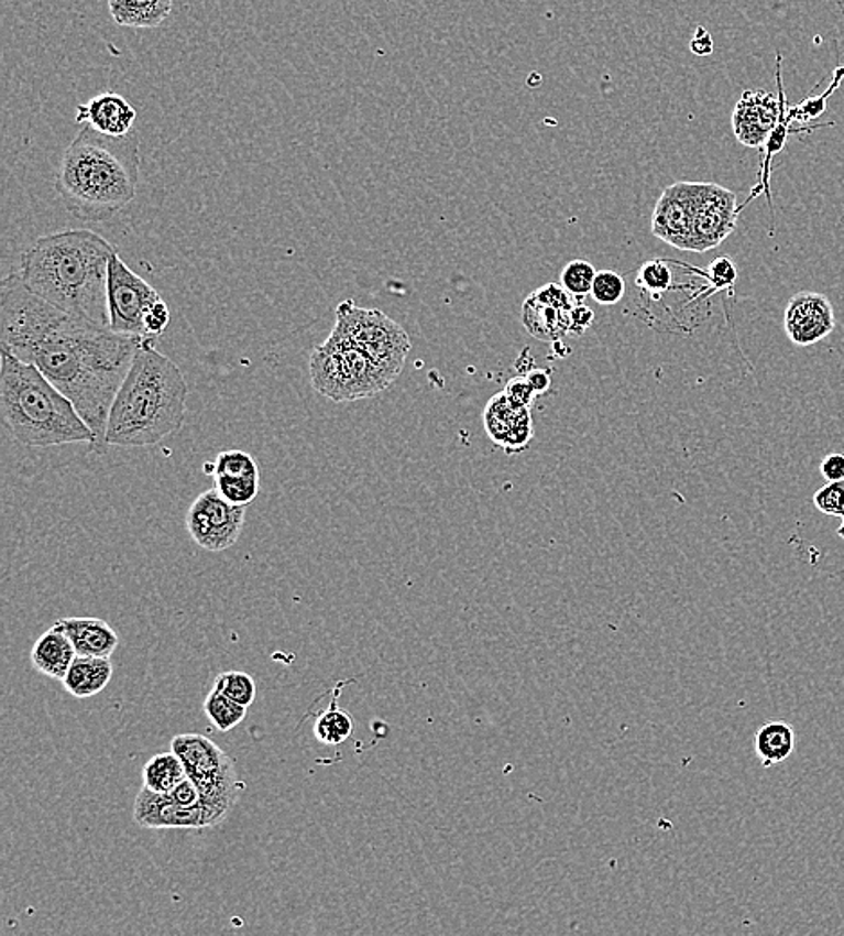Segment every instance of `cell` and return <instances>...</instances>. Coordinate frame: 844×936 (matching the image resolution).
I'll return each instance as SVG.
<instances>
[{
    "mask_svg": "<svg viewBox=\"0 0 844 936\" xmlns=\"http://www.w3.org/2000/svg\"><path fill=\"white\" fill-rule=\"evenodd\" d=\"M144 339L59 311L33 294L20 272L0 285V348L36 366L75 404L99 456L109 447L110 407Z\"/></svg>",
    "mask_w": 844,
    "mask_h": 936,
    "instance_id": "6da1fadb",
    "label": "cell"
},
{
    "mask_svg": "<svg viewBox=\"0 0 844 936\" xmlns=\"http://www.w3.org/2000/svg\"><path fill=\"white\" fill-rule=\"evenodd\" d=\"M116 252L114 246L96 232L67 229L31 243L19 272L33 294L59 311L109 326L107 286Z\"/></svg>",
    "mask_w": 844,
    "mask_h": 936,
    "instance_id": "7a4b0ae2",
    "label": "cell"
},
{
    "mask_svg": "<svg viewBox=\"0 0 844 936\" xmlns=\"http://www.w3.org/2000/svg\"><path fill=\"white\" fill-rule=\"evenodd\" d=\"M139 170L141 150L135 130L114 138L87 124L62 155L56 193L73 217L105 222L134 203Z\"/></svg>",
    "mask_w": 844,
    "mask_h": 936,
    "instance_id": "3957f363",
    "label": "cell"
},
{
    "mask_svg": "<svg viewBox=\"0 0 844 936\" xmlns=\"http://www.w3.org/2000/svg\"><path fill=\"white\" fill-rule=\"evenodd\" d=\"M188 384L169 357L146 337L135 351L107 422L110 447H152L183 429Z\"/></svg>",
    "mask_w": 844,
    "mask_h": 936,
    "instance_id": "277c9868",
    "label": "cell"
},
{
    "mask_svg": "<svg viewBox=\"0 0 844 936\" xmlns=\"http://www.w3.org/2000/svg\"><path fill=\"white\" fill-rule=\"evenodd\" d=\"M0 410L25 447L89 444L95 436L75 404L36 366L0 348Z\"/></svg>",
    "mask_w": 844,
    "mask_h": 936,
    "instance_id": "5b68a950",
    "label": "cell"
},
{
    "mask_svg": "<svg viewBox=\"0 0 844 936\" xmlns=\"http://www.w3.org/2000/svg\"><path fill=\"white\" fill-rule=\"evenodd\" d=\"M310 380L317 393L336 404L371 399L387 390L393 379L364 351L330 334L310 356Z\"/></svg>",
    "mask_w": 844,
    "mask_h": 936,
    "instance_id": "8992f818",
    "label": "cell"
},
{
    "mask_svg": "<svg viewBox=\"0 0 844 936\" xmlns=\"http://www.w3.org/2000/svg\"><path fill=\"white\" fill-rule=\"evenodd\" d=\"M331 334L364 351L382 370L398 379L409 356L410 339L396 320L376 308H364L346 300L336 308Z\"/></svg>",
    "mask_w": 844,
    "mask_h": 936,
    "instance_id": "52a82bcc",
    "label": "cell"
},
{
    "mask_svg": "<svg viewBox=\"0 0 844 936\" xmlns=\"http://www.w3.org/2000/svg\"><path fill=\"white\" fill-rule=\"evenodd\" d=\"M107 300L110 330L121 336L149 337L144 330V317L161 300V294L149 281L135 274L118 252L110 260Z\"/></svg>",
    "mask_w": 844,
    "mask_h": 936,
    "instance_id": "ba28073f",
    "label": "cell"
},
{
    "mask_svg": "<svg viewBox=\"0 0 844 936\" xmlns=\"http://www.w3.org/2000/svg\"><path fill=\"white\" fill-rule=\"evenodd\" d=\"M243 523L245 507L229 503L215 488L200 493L186 513L189 537L206 552H226L234 546Z\"/></svg>",
    "mask_w": 844,
    "mask_h": 936,
    "instance_id": "9c48e42d",
    "label": "cell"
},
{
    "mask_svg": "<svg viewBox=\"0 0 844 936\" xmlns=\"http://www.w3.org/2000/svg\"><path fill=\"white\" fill-rule=\"evenodd\" d=\"M172 751L183 760L198 793H222L240 780L234 760L208 737L198 733L177 734L172 740Z\"/></svg>",
    "mask_w": 844,
    "mask_h": 936,
    "instance_id": "30bf717a",
    "label": "cell"
},
{
    "mask_svg": "<svg viewBox=\"0 0 844 936\" xmlns=\"http://www.w3.org/2000/svg\"><path fill=\"white\" fill-rule=\"evenodd\" d=\"M738 215L735 193L719 184L695 183L693 251L706 252L721 246L735 231Z\"/></svg>",
    "mask_w": 844,
    "mask_h": 936,
    "instance_id": "8fae6325",
    "label": "cell"
},
{
    "mask_svg": "<svg viewBox=\"0 0 844 936\" xmlns=\"http://www.w3.org/2000/svg\"><path fill=\"white\" fill-rule=\"evenodd\" d=\"M781 56L778 55V87H780V98H776L775 94L766 92V90H746L738 99L735 110H733V132L738 143L744 144L747 149H764L767 139L770 138L772 130L780 123L781 113L786 109V94H783V85H781L780 75Z\"/></svg>",
    "mask_w": 844,
    "mask_h": 936,
    "instance_id": "7c38bea8",
    "label": "cell"
},
{
    "mask_svg": "<svg viewBox=\"0 0 844 936\" xmlns=\"http://www.w3.org/2000/svg\"><path fill=\"white\" fill-rule=\"evenodd\" d=\"M693 227H695V183L672 184L657 200L653 217V235L681 251H693Z\"/></svg>",
    "mask_w": 844,
    "mask_h": 936,
    "instance_id": "4fadbf2b",
    "label": "cell"
},
{
    "mask_svg": "<svg viewBox=\"0 0 844 936\" xmlns=\"http://www.w3.org/2000/svg\"><path fill=\"white\" fill-rule=\"evenodd\" d=\"M783 328L792 345H815L835 330L834 306L820 292H798L787 303Z\"/></svg>",
    "mask_w": 844,
    "mask_h": 936,
    "instance_id": "5bb4252c",
    "label": "cell"
},
{
    "mask_svg": "<svg viewBox=\"0 0 844 936\" xmlns=\"http://www.w3.org/2000/svg\"><path fill=\"white\" fill-rule=\"evenodd\" d=\"M134 821L139 827L152 828V830L211 828L208 813L202 804L180 805L173 802L168 794L155 793L144 785L135 798Z\"/></svg>",
    "mask_w": 844,
    "mask_h": 936,
    "instance_id": "9a60e30c",
    "label": "cell"
},
{
    "mask_svg": "<svg viewBox=\"0 0 844 936\" xmlns=\"http://www.w3.org/2000/svg\"><path fill=\"white\" fill-rule=\"evenodd\" d=\"M206 470H211L212 488L229 503L248 508L260 493V467L245 450H223Z\"/></svg>",
    "mask_w": 844,
    "mask_h": 936,
    "instance_id": "2e32d148",
    "label": "cell"
},
{
    "mask_svg": "<svg viewBox=\"0 0 844 936\" xmlns=\"http://www.w3.org/2000/svg\"><path fill=\"white\" fill-rule=\"evenodd\" d=\"M138 112L121 94L103 92L78 105L76 123H87L98 132L121 138L134 130Z\"/></svg>",
    "mask_w": 844,
    "mask_h": 936,
    "instance_id": "e0dca14e",
    "label": "cell"
},
{
    "mask_svg": "<svg viewBox=\"0 0 844 936\" xmlns=\"http://www.w3.org/2000/svg\"><path fill=\"white\" fill-rule=\"evenodd\" d=\"M55 625L73 641L76 654L84 657H110L118 649V632L101 618H62Z\"/></svg>",
    "mask_w": 844,
    "mask_h": 936,
    "instance_id": "ac0fdd59",
    "label": "cell"
},
{
    "mask_svg": "<svg viewBox=\"0 0 844 936\" xmlns=\"http://www.w3.org/2000/svg\"><path fill=\"white\" fill-rule=\"evenodd\" d=\"M75 645L59 627L53 625L36 640L31 665L45 677L64 681L76 657Z\"/></svg>",
    "mask_w": 844,
    "mask_h": 936,
    "instance_id": "d6986e66",
    "label": "cell"
},
{
    "mask_svg": "<svg viewBox=\"0 0 844 936\" xmlns=\"http://www.w3.org/2000/svg\"><path fill=\"white\" fill-rule=\"evenodd\" d=\"M114 674V666L110 657H84L76 655L69 672L62 681L65 690L73 697L87 699L92 695L101 694L107 688Z\"/></svg>",
    "mask_w": 844,
    "mask_h": 936,
    "instance_id": "ffe728a7",
    "label": "cell"
},
{
    "mask_svg": "<svg viewBox=\"0 0 844 936\" xmlns=\"http://www.w3.org/2000/svg\"><path fill=\"white\" fill-rule=\"evenodd\" d=\"M116 24L132 30H155L168 19L173 0H109Z\"/></svg>",
    "mask_w": 844,
    "mask_h": 936,
    "instance_id": "44dd1931",
    "label": "cell"
},
{
    "mask_svg": "<svg viewBox=\"0 0 844 936\" xmlns=\"http://www.w3.org/2000/svg\"><path fill=\"white\" fill-rule=\"evenodd\" d=\"M569 312L571 311L546 305L531 294L524 301L523 323L531 336L542 340H557L569 331Z\"/></svg>",
    "mask_w": 844,
    "mask_h": 936,
    "instance_id": "7402d4cb",
    "label": "cell"
},
{
    "mask_svg": "<svg viewBox=\"0 0 844 936\" xmlns=\"http://www.w3.org/2000/svg\"><path fill=\"white\" fill-rule=\"evenodd\" d=\"M794 728L786 720H769L755 734L756 757L764 768L781 764L794 753Z\"/></svg>",
    "mask_w": 844,
    "mask_h": 936,
    "instance_id": "603a6c76",
    "label": "cell"
},
{
    "mask_svg": "<svg viewBox=\"0 0 844 936\" xmlns=\"http://www.w3.org/2000/svg\"><path fill=\"white\" fill-rule=\"evenodd\" d=\"M484 425L489 431L490 439L504 447L509 436L524 425H531L529 410L515 407L506 394L501 393L490 400L489 407L484 411Z\"/></svg>",
    "mask_w": 844,
    "mask_h": 936,
    "instance_id": "cb8c5ba5",
    "label": "cell"
},
{
    "mask_svg": "<svg viewBox=\"0 0 844 936\" xmlns=\"http://www.w3.org/2000/svg\"><path fill=\"white\" fill-rule=\"evenodd\" d=\"M186 779L188 771L175 751L155 754L143 768V785L155 793H172Z\"/></svg>",
    "mask_w": 844,
    "mask_h": 936,
    "instance_id": "d4e9b609",
    "label": "cell"
},
{
    "mask_svg": "<svg viewBox=\"0 0 844 936\" xmlns=\"http://www.w3.org/2000/svg\"><path fill=\"white\" fill-rule=\"evenodd\" d=\"M248 710V706L238 705L234 700L229 699L228 695L218 692L217 688H212L204 700V714L208 715L211 725L222 733H228L232 728H237L242 720H245Z\"/></svg>",
    "mask_w": 844,
    "mask_h": 936,
    "instance_id": "484cf974",
    "label": "cell"
},
{
    "mask_svg": "<svg viewBox=\"0 0 844 936\" xmlns=\"http://www.w3.org/2000/svg\"><path fill=\"white\" fill-rule=\"evenodd\" d=\"M316 739L322 744L339 745L350 739L353 733V719L346 711L339 710L337 705H331L325 714L316 720L314 726Z\"/></svg>",
    "mask_w": 844,
    "mask_h": 936,
    "instance_id": "4316f807",
    "label": "cell"
},
{
    "mask_svg": "<svg viewBox=\"0 0 844 936\" xmlns=\"http://www.w3.org/2000/svg\"><path fill=\"white\" fill-rule=\"evenodd\" d=\"M218 692L228 695L229 699L234 700L238 705L251 706L256 700V681L252 679V675L245 672H223L215 679V686Z\"/></svg>",
    "mask_w": 844,
    "mask_h": 936,
    "instance_id": "83f0119b",
    "label": "cell"
},
{
    "mask_svg": "<svg viewBox=\"0 0 844 936\" xmlns=\"http://www.w3.org/2000/svg\"><path fill=\"white\" fill-rule=\"evenodd\" d=\"M596 272L594 266L585 260H573V262L563 266L562 274H560V285L571 296L585 297L593 291Z\"/></svg>",
    "mask_w": 844,
    "mask_h": 936,
    "instance_id": "f1b7e54d",
    "label": "cell"
},
{
    "mask_svg": "<svg viewBox=\"0 0 844 936\" xmlns=\"http://www.w3.org/2000/svg\"><path fill=\"white\" fill-rule=\"evenodd\" d=\"M625 294V281L614 271H598L591 296L600 305H616Z\"/></svg>",
    "mask_w": 844,
    "mask_h": 936,
    "instance_id": "f546056e",
    "label": "cell"
},
{
    "mask_svg": "<svg viewBox=\"0 0 844 936\" xmlns=\"http://www.w3.org/2000/svg\"><path fill=\"white\" fill-rule=\"evenodd\" d=\"M814 507L830 518L844 519V479L843 481H826L825 487L815 490Z\"/></svg>",
    "mask_w": 844,
    "mask_h": 936,
    "instance_id": "4dcf8cb0",
    "label": "cell"
},
{
    "mask_svg": "<svg viewBox=\"0 0 844 936\" xmlns=\"http://www.w3.org/2000/svg\"><path fill=\"white\" fill-rule=\"evenodd\" d=\"M639 281L647 286L648 291L662 292L672 285V271L661 260H653L645 263L639 272Z\"/></svg>",
    "mask_w": 844,
    "mask_h": 936,
    "instance_id": "1f68e13d",
    "label": "cell"
},
{
    "mask_svg": "<svg viewBox=\"0 0 844 936\" xmlns=\"http://www.w3.org/2000/svg\"><path fill=\"white\" fill-rule=\"evenodd\" d=\"M708 276H710L713 286L722 291V289H730V286L735 285L738 272H736L735 263L731 262V258L721 257L708 266Z\"/></svg>",
    "mask_w": 844,
    "mask_h": 936,
    "instance_id": "d6a6232c",
    "label": "cell"
},
{
    "mask_svg": "<svg viewBox=\"0 0 844 936\" xmlns=\"http://www.w3.org/2000/svg\"><path fill=\"white\" fill-rule=\"evenodd\" d=\"M503 393L515 407H526V410H529V405L534 404V400L538 396L526 377H515L509 380Z\"/></svg>",
    "mask_w": 844,
    "mask_h": 936,
    "instance_id": "836d02e7",
    "label": "cell"
},
{
    "mask_svg": "<svg viewBox=\"0 0 844 936\" xmlns=\"http://www.w3.org/2000/svg\"><path fill=\"white\" fill-rule=\"evenodd\" d=\"M169 317H172L169 306L166 305V301L161 297V300H158L157 303H154V306L150 308L146 317H144V330H146V336H163V331L166 330V326L169 325Z\"/></svg>",
    "mask_w": 844,
    "mask_h": 936,
    "instance_id": "e575fe53",
    "label": "cell"
},
{
    "mask_svg": "<svg viewBox=\"0 0 844 936\" xmlns=\"http://www.w3.org/2000/svg\"><path fill=\"white\" fill-rule=\"evenodd\" d=\"M534 296L537 300L544 301L546 305L557 306V308H562V311H571L574 306L571 294L562 285H557V283L544 285L542 289L534 292Z\"/></svg>",
    "mask_w": 844,
    "mask_h": 936,
    "instance_id": "d590c367",
    "label": "cell"
},
{
    "mask_svg": "<svg viewBox=\"0 0 844 936\" xmlns=\"http://www.w3.org/2000/svg\"><path fill=\"white\" fill-rule=\"evenodd\" d=\"M168 796L173 802H177L180 805L200 804V793H198L197 785H195V782L189 776L184 782H180L177 787L173 788L172 793H168Z\"/></svg>",
    "mask_w": 844,
    "mask_h": 936,
    "instance_id": "8d00e7d4",
    "label": "cell"
},
{
    "mask_svg": "<svg viewBox=\"0 0 844 936\" xmlns=\"http://www.w3.org/2000/svg\"><path fill=\"white\" fill-rule=\"evenodd\" d=\"M821 476L826 481H843L844 479V454H829L821 461Z\"/></svg>",
    "mask_w": 844,
    "mask_h": 936,
    "instance_id": "74e56055",
    "label": "cell"
},
{
    "mask_svg": "<svg viewBox=\"0 0 844 936\" xmlns=\"http://www.w3.org/2000/svg\"><path fill=\"white\" fill-rule=\"evenodd\" d=\"M593 311L588 308L585 305H574L569 312V320H571V326H569V331H573V334H583V331L588 330L591 323H593Z\"/></svg>",
    "mask_w": 844,
    "mask_h": 936,
    "instance_id": "f35d334b",
    "label": "cell"
},
{
    "mask_svg": "<svg viewBox=\"0 0 844 936\" xmlns=\"http://www.w3.org/2000/svg\"><path fill=\"white\" fill-rule=\"evenodd\" d=\"M690 50L697 56H708L713 53V40L704 28L697 30L695 36L691 40Z\"/></svg>",
    "mask_w": 844,
    "mask_h": 936,
    "instance_id": "ab89813d",
    "label": "cell"
},
{
    "mask_svg": "<svg viewBox=\"0 0 844 936\" xmlns=\"http://www.w3.org/2000/svg\"><path fill=\"white\" fill-rule=\"evenodd\" d=\"M524 377L528 379V382L531 384V388H534L535 393H548L549 385H551V379H549L548 370H540V368H537V370L528 371V373L524 374Z\"/></svg>",
    "mask_w": 844,
    "mask_h": 936,
    "instance_id": "60d3db41",
    "label": "cell"
},
{
    "mask_svg": "<svg viewBox=\"0 0 844 936\" xmlns=\"http://www.w3.org/2000/svg\"><path fill=\"white\" fill-rule=\"evenodd\" d=\"M837 535H840V537L843 538V541H844V519H843V523H841V526L837 527Z\"/></svg>",
    "mask_w": 844,
    "mask_h": 936,
    "instance_id": "b9f144b4",
    "label": "cell"
}]
</instances>
